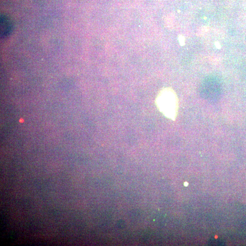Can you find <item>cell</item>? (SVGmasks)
<instances>
[{"instance_id":"cell-1","label":"cell","mask_w":246,"mask_h":246,"mask_svg":"<svg viewBox=\"0 0 246 246\" xmlns=\"http://www.w3.org/2000/svg\"><path fill=\"white\" fill-rule=\"evenodd\" d=\"M156 104L159 111L166 118L175 121L179 109V100L175 90L170 87L162 88L156 99Z\"/></svg>"},{"instance_id":"cell-2","label":"cell","mask_w":246,"mask_h":246,"mask_svg":"<svg viewBox=\"0 0 246 246\" xmlns=\"http://www.w3.org/2000/svg\"><path fill=\"white\" fill-rule=\"evenodd\" d=\"M12 24L7 17L1 16V35L5 37L10 33L12 30Z\"/></svg>"},{"instance_id":"cell-3","label":"cell","mask_w":246,"mask_h":246,"mask_svg":"<svg viewBox=\"0 0 246 246\" xmlns=\"http://www.w3.org/2000/svg\"><path fill=\"white\" fill-rule=\"evenodd\" d=\"M178 40H179L180 45L181 46H183L185 44V38H184V36H182V35H180L179 36Z\"/></svg>"},{"instance_id":"cell-4","label":"cell","mask_w":246,"mask_h":246,"mask_svg":"<svg viewBox=\"0 0 246 246\" xmlns=\"http://www.w3.org/2000/svg\"><path fill=\"white\" fill-rule=\"evenodd\" d=\"M184 185H185V186H187V185H188V183H187V182H185V184H184Z\"/></svg>"}]
</instances>
